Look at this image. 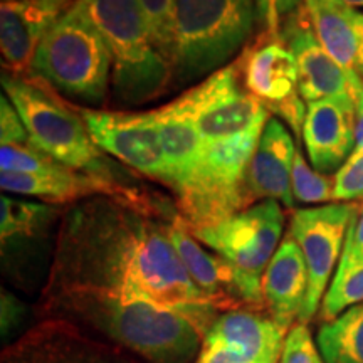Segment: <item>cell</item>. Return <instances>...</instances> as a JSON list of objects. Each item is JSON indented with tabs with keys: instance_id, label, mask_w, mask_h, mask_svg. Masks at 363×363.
<instances>
[{
	"instance_id": "34",
	"label": "cell",
	"mask_w": 363,
	"mask_h": 363,
	"mask_svg": "<svg viewBox=\"0 0 363 363\" xmlns=\"http://www.w3.org/2000/svg\"><path fill=\"white\" fill-rule=\"evenodd\" d=\"M194 363H247V360L224 345L202 343L201 353Z\"/></svg>"
},
{
	"instance_id": "5",
	"label": "cell",
	"mask_w": 363,
	"mask_h": 363,
	"mask_svg": "<svg viewBox=\"0 0 363 363\" xmlns=\"http://www.w3.org/2000/svg\"><path fill=\"white\" fill-rule=\"evenodd\" d=\"M111 71V54L103 35L72 4L40 40L30 78L74 101L101 104L110 89Z\"/></svg>"
},
{
	"instance_id": "8",
	"label": "cell",
	"mask_w": 363,
	"mask_h": 363,
	"mask_svg": "<svg viewBox=\"0 0 363 363\" xmlns=\"http://www.w3.org/2000/svg\"><path fill=\"white\" fill-rule=\"evenodd\" d=\"M284 229V212L278 201H261L220 224L190 230L203 246L229 262L238 274L244 305L261 311L262 274L279 247Z\"/></svg>"
},
{
	"instance_id": "30",
	"label": "cell",
	"mask_w": 363,
	"mask_h": 363,
	"mask_svg": "<svg viewBox=\"0 0 363 363\" xmlns=\"http://www.w3.org/2000/svg\"><path fill=\"white\" fill-rule=\"evenodd\" d=\"M279 363H325L306 323L299 321L286 333Z\"/></svg>"
},
{
	"instance_id": "21",
	"label": "cell",
	"mask_w": 363,
	"mask_h": 363,
	"mask_svg": "<svg viewBox=\"0 0 363 363\" xmlns=\"http://www.w3.org/2000/svg\"><path fill=\"white\" fill-rule=\"evenodd\" d=\"M261 286L269 316L283 328H291L294 320H299L305 310L308 267L301 249L289 234L267 264Z\"/></svg>"
},
{
	"instance_id": "36",
	"label": "cell",
	"mask_w": 363,
	"mask_h": 363,
	"mask_svg": "<svg viewBox=\"0 0 363 363\" xmlns=\"http://www.w3.org/2000/svg\"><path fill=\"white\" fill-rule=\"evenodd\" d=\"M357 145L355 148L363 147V91L357 99V130H355Z\"/></svg>"
},
{
	"instance_id": "1",
	"label": "cell",
	"mask_w": 363,
	"mask_h": 363,
	"mask_svg": "<svg viewBox=\"0 0 363 363\" xmlns=\"http://www.w3.org/2000/svg\"><path fill=\"white\" fill-rule=\"evenodd\" d=\"M177 217L113 197L62 212L43 291L88 289L187 316L206 335L222 313L195 286L170 239Z\"/></svg>"
},
{
	"instance_id": "27",
	"label": "cell",
	"mask_w": 363,
	"mask_h": 363,
	"mask_svg": "<svg viewBox=\"0 0 363 363\" xmlns=\"http://www.w3.org/2000/svg\"><path fill=\"white\" fill-rule=\"evenodd\" d=\"M291 189L294 201L303 203H320L333 201L335 179L321 175L308 165L301 150L296 148L291 170Z\"/></svg>"
},
{
	"instance_id": "14",
	"label": "cell",
	"mask_w": 363,
	"mask_h": 363,
	"mask_svg": "<svg viewBox=\"0 0 363 363\" xmlns=\"http://www.w3.org/2000/svg\"><path fill=\"white\" fill-rule=\"evenodd\" d=\"M62 211L57 206L16 199L4 194L0 199V244L4 271L17 284L29 283L38 274L40 257L48 249L54 229H59ZM57 234V233H56Z\"/></svg>"
},
{
	"instance_id": "18",
	"label": "cell",
	"mask_w": 363,
	"mask_h": 363,
	"mask_svg": "<svg viewBox=\"0 0 363 363\" xmlns=\"http://www.w3.org/2000/svg\"><path fill=\"white\" fill-rule=\"evenodd\" d=\"M61 13L34 0L2 2L0 7V49L4 74L27 79L33 76L35 52L45 33Z\"/></svg>"
},
{
	"instance_id": "23",
	"label": "cell",
	"mask_w": 363,
	"mask_h": 363,
	"mask_svg": "<svg viewBox=\"0 0 363 363\" xmlns=\"http://www.w3.org/2000/svg\"><path fill=\"white\" fill-rule=\"evenodd\" d=\"M160 131L167 167V185L175 190L190 175L202 153V138L192 121L177 113L170 104L152 110Z\"/></svg>"
},
{
	"instance_id": "12",
	"label": "cell",
	"mask_w": 363,
	"mask_h": 363,
	"mask_svg": "<svg viewBox=\"0 0 363 363\" xmlns=\"http://www.w3.org/2000/svg\"><path fill=\"white\" fill-rule=\"evenodd\" d=\"M93 142L106 155L115 157L152 180L167 185V167L160 131L152 111L128 113L76 108Z\"/></svg>"
},
{
	"instance_id": "35",
	"label": "cell",
	"mask_w": 363,
	"mask_h": 363,
	"mask_svg": "<svg viewBox=\"0 0 363 363\" xmlns=\"http://www.w3.org/2000/svg\"><path fill=\"white\" fill-rule=\"evenodd\" d=\"M355 29L358 38V51H357V72L363 81V12L355 11Z\"/></svg>"
},
{
	"instance_id": "39",
	"label": "cell",
	"mask_w": 363,
	"mask_h": 363,
	"mask_svg": "<svg viewBox=\"0 0 363 363\" xmlns=\"http://www.w3.org/2000/svg\"><path fill=\"white\" fill-rule=\"evenodd\" d=\"M2 2H17V0H2Z\"/></svg>"
},
{
	"instance_id": "38",
	"label": "cell",
	"mask_w": 363,
	"mask_h": 363,
	"mask_svg": "<svg viewBox=\"0 0 363 363\" xmlns=\"http://www.w3.org/2000/svg\"><path fill=\"white\" fill-rule=\"evenodd\" d=\"M342 2H345L350 7H363V0H342Z\"/></svg>"
},
{
	"instance_id": "15",
	"label": "cell",
	"mask_w": 363,
	"mask_h": 363,
	"mask_svg": "<svg viewBox=\"0 0 363 363\" xmlns=\"http://www.w3.org/2000/svg\"><path fill=\"white\" fill-rule=\"evenodd\" d=\"M279 34L296 57L299 94L306 103L335 98L357 104V86L318 40L305 6H299L284 21Z\"/></svg>"
},
{
	"instance_id": "25",
	"label": "cell",
	"mask_w": 363,
	"mask_h": 363,
	"mask_svg": "<svg viewBox=\"0 0 363 363\" xmlns=\"http://www.w3.org/2000/svg\"><path fill=\"white\" fill-rule=\"evenodd\" d=\"M150 39L170 66L175 62V4L177 0H138Z\"/></svg>"
},
{
	"instance_id": "7",
	"label": "cell",
	"mask_w": 363,
	"mask_h": 363,
	"mask_svg": "<svg viewBox=\"0 0 363 363\" xmlns=\"http://www.w3.org/2000/svg\"><path fill=\"white\" fill-rule=\"evenodd\" d=\"M256 21V0H177V79L189 83L220 69L246 45Z\"/></svg>"
},
{
	"instance_id": "24",
	"label": "cell",
	"mask_w": 363,
	"mask_h": 363,
	"mask_svg": "<svg viewBox=\"0 0 363 363\" xmlns=\"http://www.w3.org/2000/svg\"><path fill=\"white\" fill-rule=\"evenodd\" d=\"M318 348L325 363H363V303L321 325Z\"/></svg>"
},
{
	"instance_id": "31",
	"label": "cell",
	"mask_w": 363,
	"mask_h": 363,
	"mask_svg": "<svg viewBox=\"0 0 363 363\" xmlns=\"http://www.w3.org/2000/svg\"><path fill=\"white\" fill-rule=\"evenodd\" d=\"M0 143L2 145H22L30 143V136L22 121L19 111L16 110L11 99L2 93L0 98Z\"/></svg>"
},
{
	"instance_id": "13",
	"label": "cell",
	"mask_w": 363,
	"mask_h": 363,
	"mask_svg": "<svg viewBox=\"0 0 363 363\" xmlns=\"http://www.w3.org/2000/svg\"><path fill=\"white\" fill-rule=\"evenodd\" d=\"M0 363H143L57 318H43L2 352Z\"/></svg>"
},
{
	"instance_id": "17",
	"label": "cell",
	"mask_w": 363,
	"mask_h": 363,
	"mask_svg": "<svg viewBox=\"0 0 363 363\" xmlns=\"http://www.w3.org/2000/svg\"><path fill=\"white\" fill-rule=\"evenodd\" d=\"M296 145L278 118H269L249 163L246 175L247 207L256 201H278L293 208L291 170Z\"/></svg>"
},
{
	"instance_id": "20",
	"label": "cell",
	"mask_w": 363,
	"mask_h": 363,
	"mask_svg": "<svg viewBox=\"0 0 363 363\" xmlns=\"http://www.w3.org/2000/svg\"><path fill=\"white\" fill-rule=\"evenodd\" d=\"M288 331L269 315L239 308L217 316L203 335V343L224 345L247 363H279Z\"/></svg>"
},
{
	"instance_id": "6",
	"label": "cell",
	"mask_w": 363,
	"mask_h": 363,
	"mask_svg": "<svg viewBox=\"0 0 363 363\" xmlns=\"http://www.w3.org/2000/svg\"><path fill=\"white\" fill-rule=\"evenodd\" d=\"M262 130L203 145L194 170L174 190L179 217L190 230L217 225L246 211V175Z\"/></svg>"
},
{
	"instance_id": "19",
	"label": "cell",
	"mask_w": 363,
	"mask_h": 363,
	"mask_svg": "<svg viewBox=\"0 0 363 363\" xmlns=\"http://www.w3.org/2000/svg\"><path fill=\"white\" fill-rule=\"evenodd\" d=\"M170 239L195 286L217 310L225 313L247 308L244 305L234 267L219 254L206 251L180 217L170 224Z\"/></svg>"
},
{
	"instance_id": "3",
	"label": "cell",
	"mask_w": 363,
	"mask_h": 363,
	"mask_svg": "<svg viewBox=\"0 0 363 363\" xmlns=\"http://www.w3.org/2000/svg\"><path fill=\"white\" fill-rule=\"evenodd\" d=\"M2 88L24 121L30 143L62 165L98 179L131 184L123 169L91 138L84 120L56 91L34 78L2 74Z\"/></svg>"
},
{
	"instance_id": "32",
	"label": "cell",
	"mask_w": 363,
	"mask_h": 363,
	"mask_svg": "<svg viewBox=\"0 0 363 363\" xmlns=\"http://www.w3.org/2000/svg\"><path fill=\"white\" fill-rule=\"evenodd\" d=\"M257 21L264 33L279 34L284 21L301 6V0H256Z\"/></svg>"
},
{
	"instance_id": "16",
	"label": "cell",
	"mask_w": 363,
	"mask_h": 363,
	"mask_svg": "<svg viewBox=\"0 0 363 363\" xmlns=\"http://www.w3.org/2000/svg\"><path fill=\"white\" fill-rule=\"evenodd\" d=\"M357 104L325 98L306 103L303 142L313 169L333 172L348 160L355 150Z\"/></svg>"
},
{
	"instance_id": "10",
	"label": "cell",
	"mask_w": 363,
	"mask_h": 363,
	"mask_svg": "<svg viewBox=\"0 0 363 363\" xmlns=\"http://www.w3.org/2000/svg\"><path fill=\"white\" fill-rule=\"evenodd\" d=\"M235 62L247 93L303 136L306 104L299 94L298 62L281 34L262 33Z\"/></svg>"
},
{
	"instance_id": "2",
	"label": "cell",
	"mask_w": 363,
	"mask_h": 363,
	"mask_svg": "<svg viewBox=\"0 0 363 363\" xmlns=\"http://www.w3.org/2000/svg\"><path fill=\"white\" fill-rule=\"evenodd\" d=\"M39 311L79 326L143 363H194L203 333L187 316L142 299L88 289L43 291Z\"/></svg>"
},
{
	"instance_id": "29",
	"label": "cell",
	"mask_w": 363,
	"mask_h": 363,
	"mask_svg": "<svg viewBox=\"0 0 363 363\" xmlns=\"http://www.w3.org/2000/svg\"><path fill=\"white\" fill-rule=\"evenodd\" d=\"M333 201L350 202L363 199V147L355 148L335 174Z\"/></svg>"
},
{
	"instance_id": "33",
	"label": "cell",
	"mask_w": 363,
	"mask_h": 363,
	"mask_svg": "<svg viewBox=\"0 0 363 363\" xmlns=\"http://www.w3.org/2000/svg\"><path fill=\"white\" fill-rule=\"evenodd\" d=\"M362 261H363V203L362 206H358L357 212L352 217L350 225H348L343 252H342V257H340L337 271H345Z\"/></svg>"
},
{
	"instance_id": "11",
	"label": "cell",
	"mask_w": 363,
	"mask_h": 363,
	"mask_svg": "<svg viewBox=\"0 0 363 363\" xmlns=\"http://www.w3.org/2000/svg\"><path fill=\"white\" fill-rule=\"evenodd\" d=\"M358 203L342 202L323 207L299 208L291 217L289 235L301 249L308 267V294L301 323L316 315L335 266L342 257L348 225Z\"/></svg>"
},
{
	"instance_id": "28",
	"label": "cell",
	"mask_w": 363,
	"mask_h": 363,
	"mask_svg": "<svg viewBox=\"0 0 363 363\" xmlns=\"http://www.w3.org/2000/svg\"><path fill=\"white\" fill-rule=\"evenodd\" d=\"M62 165L34 147L33 143L2 145L0 147V170L13 174H43Z\"/></svg>"
},
{
	"instance_id": "9",
	"label": "cell",
	"mask_w": 363,
	"mask_h": 363,
	"mask_svg": "<svg viewBox=\"0 0 363 363\" xmlns=\"http://www.w3.org/2000/svg\"><path fill=\"white\" fill-rule=\"evenodd\" d=\"M240 83L239 66L234 62L212 72L169 104L192 121L203 145L264 128L269 111L259 99L242 91Z\"/></svg>"
},
{
	"instance_id": "22",
	"label": "cell",
	"mask_w": 363,
	"mask_h": 363,
	"mask_svg": "<svg viewBox=\"0 0 363 363\" xmlns=\"http://www.w3.org/2000/svg\"><path fill=\"white\" fill-rule=\"evenodd\" d=\"M318 40L357 86L358 96L363 81L357 72L358 38L355 29V9L342 0H303Z\"/></svg>"
},
{
	"instance_id": "37",
	"label": "cell",
	"mask_w": 363,
	"mask_h": 363,
	"mask_svg": "<svg viewBox=\"0 0 363 363\" xmlns=\"http://www.w3.org/2000/svg\"><path fill=\"white\" fill-rule=\"evenodd\" d=\"M34 2H38L39 6H43L44 9H49V11L62 13V9L72 6L74 0H34Z\"/></svg>"
},
{
	"instance_id": "26",
	"label": "cell",
	"mask_w": 363,
	"mask_h": 363,
	"mask_svg": "<svg viewBox=\"0 0 363 363\" xmlns=\"http://www.w3.org/2000/svg\"><path fill=\"white\" fill-rule=\"evenodd\" d=\"M360 303H363V261L348 269L335 272L321 305V318L326 323Z\"/></svg>"
},
{
	"instance_id": "4",
	"label": "cell",
	"mask_w": 363,
	"mask_h": 363,
	"mask_svg": "<svg viewBox=\"0 0 363 363\" xmlns=\"http://www.w3.org/2000/svg\"><path fill=\"white\" fill-rule=\"evenodd\" d=\"M74 6L110 49L116 103L138 106L160 98L175 76L174 67L150 39L138 0H76Z\"/></svg>"
}]
</instances>
